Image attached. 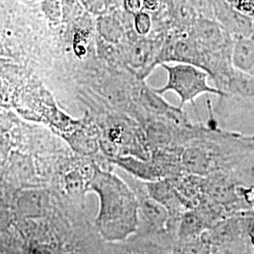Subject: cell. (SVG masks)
I'll list each match as a JSON object with an SVG mask.
<instances>
[{"label": "cell", "instance_id": "277c9868", "mask_svg": "<svg viewBox=\"0 0 254 254\" xmlns=\"http://www.w3.org/2000/svg\"><path fill=\"white\" fill-rule=\"evenodd\" d=\"M149 197L159 201L169 210L171 217L176 221L189 210L192 209L174 188L171 180H155L147 184Z\"/></svg>", "mask_w": 254, "mask_h": 254}, {"label": "cell", "instance_id": "30bf717a", "mask_svg": "<svg viewBox=\"0 0 254 254\" xmlns=\"http://www.w3.org/2000/svg\"><path fill=\"white\" fill-rule=\"evenodd\" d=\"M43 196L39 193H27L25 196L22 197L20 201L21 210L27 215L31 217L41 216L42 212L44 211L43 205Z\"/></svg>", "mask_w": 254, "mask_h": 254}, {"label": "cell", "instance_id": "7c38bea8", "mask_svg": "<svg viewBox=\"0 0 254 254\" xmlns=\"http://www.w3.org/2000/svg\"><path fill=\"white\" fill-rule=\"evenodd\" d=\"M151 18L145 12H140L135 15V27L140 35H146L151 29Z\"/></svg>", "mask_w": 254, "mask_h": 254}, {"label": "cell", "instance_id": "3957f363", "mask_svg": "<svg viewBox=\"0 0 254 254\" xmlns=\"http://www.w3.org/2000/svg\"><path fill=\"white\" fill-rule=\"evenodd\" d=\"M168 73V80L162 88L154 90L162 95L173 91L180 98L179 108L183 109L186 104L195 106L196 99L202 94H215L220 97H228L230 94L208 84L210 73L203 68L194 64L179 63L174 65L161 64Z\"/></svg>", "mask_w": 254, "mask_h": 254}, {"label": "cell", "instance_id": "5bb4252c", "mask_svg": "<svg viewBox=\"0 0 254 254\" xmlns=\"http://www.w3.org/2000/svg\"><path fill=\"white\" fill-rule=\"evenodd\" d=\"M125 7L130 13L136 15L145 9L144 0H125Z\"/></svg>", "mask_w": 254, "mask_h": 254}, {"label": "cell", "instance_id": "6da1fadb", "mask_svg": "<svg viewBox=\"0 0 254 254\" xmlns=\"http://www.w3.org/2000/svg\"><path fill=\"white\" fill-rule=\"evenodd\" d=\"M87 189L99 197L100 209L95 224L104 240L123 241L136 233L139 201L125 182L96 167Z\"/></svg>", "mask_w": 254, "mask_h": 254}, {"label": "cell", "instance_id": "9a60e30c", "mask_svg": "<svg viewBox=\"0 0 254 254\" xmlns=\"http://www.w3.org/2000/svg\"><path fill=\"white\" fill-rule=\"evenodd\" d=\"M161 0H144V8L150 11H155L159 9Z\"/></svg>", "mask_w": 254, "mask_h": 254}, {"label": "cell", "instance_id": "ba28073f", "mask_svg": "<svg viewBox=\"0 0 254 254\" xmlns=\"http://www.w3.org/2000/svg\"><path fill=\"white\" fill-rule=\"evenodd\" d=\"M139 213H141L148 224L157 232L166 231L173 219L169 210L151 197L139 203Z\"/></svg>", "mask_w": 254, "mask_h": 254}, {"label": "cell", "instance_id": "8fae6325", "mask_svg": "<svg viewBox=\"0 0 254 254\" xmlns=\"http://www.w3.org/2000/svg\"><path fill=\"white\" fill-rule=\"evenodd\" d=\"M152 51V46L145 41H141L134 46L131 54L130 61L131 64L135 67H140L144 65L149 59Z\"/></svg>", "mask_w": 254, "mask_h": 254}, {"label": "cell", "instance_id": "7a4b0ae2", "mask_svg": "<svg viewBox=\"0 0 254 254\" xmlns=\"http://www.w3.org/2000/svg\"><path fill=\"white\" fill-rule=\"evenodd\" d=\"M254 218V210L232 214L207 229L200 239L209 253L252 254L254 246L251 227Z\"/></svg>", "mask_w": 254, "mask_h": 254}, {"label": "cell", "instance_id": "9c48e42d", "mask_svg": "<svg viewBox=\"0 0 254 254\" xmlns=\"http://www.w3.org/2000/svg\"><path fill=\"white\" fill-rule=\"evenodd\" d=\"M115 163L127 172L149 181L159 180L163 176L157 164L147 163L132 157H121L115 160Z\"/></svg>", "mask_w": 254, "mask_h": 254}, {"label": "cell", "instance_id": "5b68a950", "mask_svg": "<svg viewBox=\"0 0 254 254\" xmlns=\"http://www.w3.org/2000/svg\"><path fill=\"white\" fill-rule=\"evenodd\" d=\"M209 228L208 222L196 209L187 211L178 220L176 234L179 245L200 239V236Z\"/></svg>", "mask_w": 254, "mask_h": 254}, {"label": "cell", "instance_id": "8992f818", "mask_svg": "<svg viewBox=\"0 0 254 254\" xmlns=\"http://www.w3.org/2000/svg\"><path fill=\"white\" fill-rule=\"evenodd\" d=\"M196 35L202 46L213 51L225 49L234 44L227 31L220 25L211 21L200 22L196 27Z\"/></svg>", "mask_w": 254, "mask_h": 254}, {"label": "cell", "instance_id": "52a82bcc", "mask_svg": "<svg viewBox=\"0 0 254 254\" xmlns=\"http://www.w3.org/2000/svg\"><path fill=\"white\" fill-rule=\"evenodd\" d=\"M231 61L234 68L243 73H254V36L238 37L234 40Z\"/></svg>", "mask_w": 254, "mask_h": 254}, {"label": "cell", "instance_id": "4fadbf2b", "mask_svg": "<svg viewBox=\"0 0 254 254\" xmlns=\"http://www.w3.org/2000/svg\"><path fill=\"white\" fill-rule=\"evenodd\" d=\"M66 184H67V189L72 193L81 190L83 183H82L80 174L77 173H71L68 174L66 178Z\"/></svg>", "mask_w": 254, "mask_h": 254}]
</instances>
